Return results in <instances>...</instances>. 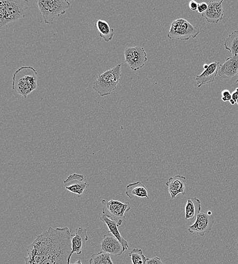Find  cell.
Returning a JSON list of instances; mask_svg holds the SVG:
<instances>
[{"label":"cell","instance_id":"cell-1","mask_svg":"<svg viewBox=\"0 0 238 264\" xmlns=\"http://www.w3.org/2000/svg\"><path fill=\"white\" fill-rule=\"evenodd\" d=\"M72 236L68 227H49L28 246L25 264H71Z\"/></svg>","mask_w":238,"mask_h":264},{"label":"cell","instance_id":"cell-2","mask_svg":"<svg viewBox=\"0 0 238 264\" xmlns=\"http://www.w3.org/2000/svg\"><path fill=\"white\" fill-rule=\"evenodd\" d=\"M37 72L32 66H23L13 75L12 89L26 98L37 88Z\"/></svg>","mask_w":238,"mask_h":264},{"label":"cell","instance_id":"cell-3","mask_svg":"<svg viewBox=\"0 0 238 264\" xmlns=\"http://www.w3.org/2000/svg\"><path fill=\"white\" fill-rule=\"evenodd\" d=\"M27 0H1L0 1V26L5 29L8 24L25 18L28 7Z\"/></svg>","mask_w":238,"mask_h":264},{"label":"cell","instance_id":"cell-4","mask_svg":"<svg viewBox=\"0 0 238 264\" xmlns=\"http://www.w3.org/2000/svg\"><path fill=\"white\" fill-rule=\"evenodd\" d=\"M121 64L98 76L93 83V89L101 96L110 95L115 91L121 76Z\"/></svg>","mask_w":238,"mask_h":264},{"label":"cell","instance_id":"cell-5","mask_svg":"<svg viewBox=\"0 0 238 264\" xmlns=\"http://www.w3.org/2000/svg\"><path fill=\"white\" fill-rule=\"evenodd\" d=\"M37 4L40 13L48 24H52L55 18L65 15L71 6L67 0H38Z\"/></svg>","mask_w":238,"mask_h":264},{"label":"cell","instance_id":"cell-6","mask_svg":"<svg viewBox=\"0 0 238 264\" xmlns=\"http://www.w3.org/2000/svg\"><path fill=\"white\" fill-rule=\"evenodd\" d=\"M200 33L199 27L184 19H178L171 23L167 37L170 39L189 40L195 38Z\"/></svg>","mask_w":238,"mask_h":264},{"label":"cell","instance_id":"cell-7","mask_svg":"<svg viewBox=\"0 0 238 264\" xmlns=\"http://www.w3.org/2000/svg\"><path fill=\"white\" fill-rule=\"evenodd\" d=\"M102 213L104 216L116 222L120 226L125 217L124 214L130 211L131 207L129 202L124 203L112 199L109 201H102Z\"/></svg>","mask_w":238,"mask_h":264},{"label":"cell","instance_id":"cell-8","mask_svg":"<svg viewBox=\"0 0 238 264\" xmlns=\"http://www.w3.org/2000/svg\"><path fill=\"white\" fill-rule=\"evenodd\" d=\"M124 57L125 62L134 72L143 68L148 60L147 53L144 48L139 46L126 48Z\"/></svg>","mask_w":238,"mask_h":264},{"label":"cell","instance_id":"cell-9","mask_svg":"<svg viewBox=\"0 0 238 264\" xmlns=\"http://www.w3.org/2000/svg\"><path fill=\"white\" fill-rule=\"evenodd\" d=\"M214 223V217L207 213H201L197 216L194 224L189 228L190 233L197 234L204 236L206 233L212 230Z\"/></svg>","mask_w":238,"mask_h":264},{"label":"cell","instance_id":"cell-10","mask_svg":"<svg viewBox=\"0 0 238 264\" xmlns=\"http://www.w3.org/2000/svg\"><path fill=\"white\" fill-rule=\"evenodd\" d=\"M101 246L102 251L115 256H120L125 251L121 243L109 232L104 236Z\"/></svg>","mask_w":238,"mask_h":264},{"label":"cell","instance_id":"cell-11","mask_svg":"<svg viewBox=\"0 0 238 264\" xmlns=\"http://www.w3.org/2000/svg\"><path fill=\"white\" fill-rule=\"evenodd\" d=\"M187 180L186 177L180 175L170 177L168 179L166 183V186L170 194L171 199L176 198L179 193L185 195Z\"/></svg>","mask_w":238,"mask_h":264},{"label":"cell","instance_id":"cell-12","mask_svg":"<svg viewBox=\"0 0 238 264\" xmlns=\"http://www.w3.org/2000/svg\"><path fill=\"white\" fill-rule=\"evenodd\" d=\"M223 0L220 1H213L208 4L207 10L202 14L208 23L212 24H217L223 19L224 14L222 8Z\"/></svg>","mask_w":238,"mask_h":264},{"label":"cell","instance_id":"cell-13","mask_svg":"<svg viewBox=\"0 0 238 264\" xmlns=\"http://www.w3.org/2000/svg\"><path fill=\"white\" fill-rule=\"evenodd\" d=\"M218 75L223 78H231L238 76V55L228 58L225 63L220 65Z\"/></svg>","mask_w":238,"mask_h":264},{"label":"cell","instance_id":"cell-14","mask_svg":"<svg viewBox=\"0 0 238 264\" xmlns=\"http://www.w3.org/2000/svg\"><path fill=\"white\" fill-rule=\"evenodd\" d=\"M220 65L219 62L214 61L210 64L208 68L205 69L200 75L195 77V80L197 81L198 88L214 81L215 77L218 74Z\"/></svg>","mask_w":238,"mask_h":264},{"label":"cell","instance_id":"cell-15","mask_svg":"<svg viewBox=\"0 0 238 264\" xmlns=\"http://www.w3.org/2000/svg\"><path fill=\"white\" fill-rule=\"evenodd\" d=\"M89 240V238L87 229H84L83 227L77 228L75 234L72 236L71 256L74 253H76L78 255H81L83 248L85 247V244Z\"/></svg>","mask_w":238,"mask_h":264},{"label":"cell","instance_id":"cell-16","mask_svg":"<svg viewBox=\"0 0 238 264\" xmlns=\"http://www.w3.org/2000/svg\"><path fill=\"white\" fill-rule=\"evenodd\" d=\"M125 193L131 199H133L134 197L149 199L147 190L141 182H137L128 185L126 187Z\"/></svg>","mask_w":238,"mask_h":264},{"label":"cell","instance_id":"cell-17","mask_svg":"<svg viewBox=\"0 0 238 264\" xmlns=\"http://www.w3.org/2000/svg\"><path fill=\"white\" fill-rule=\"evenodd\" d=\"M100 219L108 227L109 230V232L113 234L121 243L125 251L127 250L129 247V243L127 240H125L120 234L118 229L119 226L116 222L104 215L101 216Z\"/></svg>","mask_w":238,"mask_h":264},{"label":"cell","instance_id":"cell-18","mask_svg":"<svg viewBox=\"0 0 238 264\" xmlns=\"http://www.w3.org/2000/svg\"><path fill=\"white\" fill-rule=\"evenodd\" d=\"M201 201L197 197L189 198L185 207L186 220H192L201 213Z\"/></svg>","mask_w":238,"mask_h":264},{"label":"cell","instance_id":"cell-19","mask_svg":"<svg viewBox=\"0 0 238 264\" xmlns=\"http://www.w3.org/2000/svg\"><path fill=\"white\" fill-rule=\"evenodd\" d=\"M95 26L99 32L100 37L103 38L106 43H109L113 40L115 35V30L111 28L108 22L99 20L96 22Z\"/></svg>","mask_w":238,"mask_h":264},{"label":"cell","instance_id":"cell-20","mask_svg":"<svg viewBox=\"0 0 238 264\" xmlns=\"http://www.w3.org/2000/svg\"><path fill=\"white\" fill-rule=\"evenodd\" d=\"M225 48L233 56L238 55V31H235L226 39Z\"/></svg>","mask_w":238,"mask_h":264},{"label":"cell","instance_id":"cell-21","mask_svg":"<svg viewBox=\"0 0 238 264\" xmlns=\"http://www.w3.org/2000/svg\"><path fill=\"white\" fill-rule=\"evenodd\" d=\"M90 264H114L110 255L103 251L93 254L89 261Z\"/></svg>","mask_w":238,"mask_h":264},{"label":"cell","instance_id":"cell-22","mask_svg":"<svg viewBox=\"0 0 238 264\" xmlns=\"http://www.w3.org/2000/svg\"><path fill=\"white\" fill-rule=\"evenodd\" d=\"M133 264H146L147 259L143 253V250L134 248L129 254Z\"/></svg>","mask_w":238,"mask_h":264},{"label":"cell","instance_id":"cell-23","mask_svg":"<svg viewBox=\"0 0 238 264\" xmlns=\"http://www.w3.org/2000/svg\"><path fill=\"white\" fill-rule=\"evenodd\" d=\"M90 186L89 183L80 182L70 185L66 187V190L73 193L78 194L79 197L82 196L84 192Z\"/></svg>","mask_w":238,"mask_h":264},{"label":"cell","instance_id":"cell-24","mask_svg":"<svg viewBox=\"0 0 238 264\" xmlns=\"http://www.w3.org/2000/svg\"><path fill=\"white\" fill-rule=\"evenodd\" d=\"M83 180L84 176L74 173L73 174L69 176L64 182V183L67 184L69 182L73 181V180H78V181L79 182H83Z\"/></svg>","mask_w":238,"mask_h":264},{"label":"cell","instance_id":"cell-25","mask_svg":"<svg viewBox=\"0 0 238 264\" xmlns=\"http://www.w3.org/2000/svg\"><path fill=\"white\" fill-rule=\"evenodd\" d=\"M146 264H166L162 262L159 257L153 258L151 259H147Z\"/></svg>","mask_w":238,"mask_h":264},{"label":"cell","instance_id":"cell-26","mask_svg":"<svg viewBox=\"0 0 238 264\" xmlns=\"http://www.w3.org/2000/svg\"><path fill=\"white\" fill-rule=\"evenodd\" d=\"M208 7V4L205 2L199 3L197 11L198 13L203 14L205 12Z\"/></svg>","mask_w":238,"mask_h":264},{"label":"cell","instance_id":"cell-27","mask_svg":"<svg viewBox=\"0 0 238 264\" xmlns=\"http://www.w3.org/2000/svg\"><path fill=\"white\" fill-rule=\"evenodd\" d=\"M199 3L195 1H191L189 4V6L190 10L192 11L197 10Z\"/></svg>","mask_w":238,"mask_h":264},{"label":"cell","instance_id":"cell-28","mask_svg":"<svg viewBox=\"0 0 238 264\" xmlns=\"http://www.w3.org/2000/svg\"><path fill=\"white\" fill-rule=\"evenodd\" d=\"M232 99H233L235 103L238 99V89H235V91L231 94Z\"/></svg>","mask_w":238,"mask_h":264},{"label":"cell","instance_id":"cell-29","mask_svg":"<svg viewBox=\"0 0 238 264\" xmlns=\"http://www.w3.org/2000/svg\"><path fill=\"white\" fill-rule=\"evenodd\" d=\"M230 95H231V93L227 90H223L221 93L222 97Z\"/></svg>","mask_w":238,"mask_h":264},{"label":"cell","instance_id":"cell-30","mask_svg":"<svg viewBox=\"0 0 238 264\" xmlns=\"http://www.w3.org/2000/svg\"><path fill=\"white\" fill-rule=\"evenodd\" d=\"M234 88L235 89H238V80H237L234 83Z\"/></svg>","mask_w":238,"mask_h":264},{"label":"cell","instance_id":"cell-31","mask_svg":"<svg viewBox=\"0 0 238 264\" xmlns=\"http://www.w3.org/2000/svg\"><path fill=\"white\" fill-rule=\"evenodd\" d=\"M82 264L81 261L80 260H78L77 261H76L75 263L74 264Z\"/></svg>","mask_w":238,"mask_h":264},{"label":"cell","instance_id":"cell-32","mask_svg":"<svg viewBox=\"0 0 238 264\" xmlns=\"http://www.w3.org/2000/svg\"><path fill=\"white\" fill-rule=\"evenodd\" d=\"M209 67V65H207V64H204V66H203V68L204 69H207Z\"/></svg>","mask_w":238,"mask_h":264},{"label":"cell","instance_id":"cell-33","mask_svg":"<svg viewBox=\"0 0 238 264\" xmlns=\"http://www.w3.org/2000/svg\"><path fill=\"white\" fill-rule=\"evenodd\" d=\"M230 103L232 104V105H234L236 103L235 102V101L233 100V99H231L230 101Z\"/></svg>","mask_w":238,"mask_h":264},{"label":"cell","instance_id":"cell-34","mask_svg":"<svg viewBox=\"0 0 238 264\" xmlns=\"http://www.w3.org/2000/svg\"><path fill=\"white\" fill-rule=\"evenodd\" d=\"M237 254L238 256V238L237 240Z\"/></svg>","mask_w":238,"mask_h":264},{"label":"cell","instance_id":"cell-35","mask_svg":"<svg viewBox=\"0 0 238 264\" xmlns=\"http://www.w3.org/2000/svg\"><path fill=\"white\" fill-rule=\"evenodd\" d=\"M207 213L210 215H212V213L211 211H209Z\"/></svg>","mask_w":238,"mask_h":264},{"label":"cell","instance_id":"cell-36","mask_svg":"<svg viewBox=\"0 0 238 264\" xmlns=\"http://www.w3.org/2000/svg\"><path fill=\"white\" fill-rule=\"evenodd\" d=\"M237 104L238 105V100H237Z\"/></svg>","mask_w":238,"mask_h":264}]
</instances>
